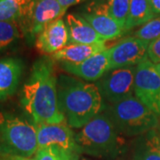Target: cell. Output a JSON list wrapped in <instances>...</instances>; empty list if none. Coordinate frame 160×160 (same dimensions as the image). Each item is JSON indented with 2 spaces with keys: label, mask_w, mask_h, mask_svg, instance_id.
I'll return each instance as SVG.
<instances>
[{
  "label": "cell",
  "mask_w": 160,
  "mask_h": 160,
  "mask_svg": "<svg viewBox=\"0 0 160 160\" xmlns=\"http://www.w3.org/2000/svg\"><path fill=\"white\" fill-rule=\"evenodd\" d=\"M79 154L103 160H117L126 153L125 136L109 116L102 112L75 134Z\"/></svg>",
  "instance_id": "obj_3"
},
{
  "label": "cell",
  "mask_w": 160,
  "mask_h": 160,
  "mask_svg": "<svg viewBox=\"0 0 160 160\" xmlns=\"http://www.w3.org/2000/svg\"><path fill=\"white\" fill-rule=\"evenodd\" d=\"M108 49L105 44L102 45H82L69 44L62 50L52 54L51 57L55 62L68 64H78Z\"/></svg>",
  "instance_id": "obj_18"
},
{
  "label": "cell",
  "mask_w": 160,
  "mask_h": 160,
  "mask_svg": "<svg viewBox=\"0 0 160 160\" xmlns=\"http://www.w3.org/2000/svg\"><path fill=\"white\" fill-rule=\"evenodd\" d=\"M132 160H160V134L158 128L139 135L131 146Z\"/></svg>",
  "instance_id": "obj_17"
},
{
  "label": "cell",
  "mask_w": 160,
  "mask_h": 160,
  "mask_svg": "<svg viewBox=\"0 0 160 160\" xmlns=\"http://www.w3.org/2000/svg\"><path fill=\"white\" fill-rule=\"evenodd\" d=\"M60 67L64 71L74 75L84 81L96 82L110 69L108 49L92 55L82 62L78 64L62 63Z\"/></svg>",
  "instance_id": "obj_13"
},
{
  "label": "cell",
  "mask_w": 160,
  "mask_h": 160,
  "mask_svg": "<svg viewBox=\"0 0 160 160\" xmlns=\"http://www.w3.org/2000/svg\"><path fill=\"white\" fill-rule=\"evenodd\" d=\"M158 132H159V134H160V124H159V126H158Z\"/></svg>",
  "instance_id": "obj_30"
},
{
  "label": "cell",
  "mask_w": 160,
  "mask_h": 160,
  "mask_svg": "<svg viewBox=\"0 0 160 160\" xmlns=\"http://www.w3.org/2000/svg\"><path fill=\"white\" fill-rule=\"evenodd\" d=\"M35 4L33 0H0V22L17 24L29 38Z\"/></svg>",
  "instance_id": "obj_12"
},
{
  "label": "cell",
  "mask_w": 160,
  "mask_h": 160,
  "mask_svg": "<svg viewBox=\"0 0 160 160\" xmlns=\"http://www.w3.org/2000/svg\"><path fill=\"white\" fill-rule=\"evenodd\" d=\"M104 41L115 40L125 35V30L110 15L107 2L92 0L82 7L78 13Z\"/></svg>",
  "instance_id": "obj_8"
},
{
  "label": "cell",
  "mask_w": 160,
  "mask_h": 160,
  "mask_svg": "<svg viewBox=\"0 0 160 160\" xmlns=\"http://www.w3.org/2000/svg\"><path fill=\"white\" fill-rule=\"evenodd\" d=\"M79 160H92V159L88 158H86V157H81V156H80Z\"/></svg>",
  "instance_id": "obj_29"
},
{
  "label": "cell",
  "mask_w": 160,
  "mask_h": 160,
  "mask_svg": "<svg viewBox=\"0 0 160 160\" xmlns=\"http://www.w3.org/2000/svg\"><path fill=\"white\" fill-rule=\"evenodd\" d=\"M19 160H35L34 158H29V159H19Z\"/></svg>",
  "instance_id": "obj_31"
},
{
  "label": "cell",
  "mask_w": 160,
  "mask_h": 160,
  "mask_svg": "<svg viewBox=\"0 0 160 160\" xmlns=\"http://www.w3.org/2000/svg\"><path fill=\"white\" fill-rule=\"evenodd\" d=\"M132 37L149 44L160 38V16L153 18L149 22L143 24L133 33Z\"/></svg>",
  "instance_id": "obj_21"
},
{
  "label": "cell",
  "mask_w": 160,
  "mask_h": 160,
  "mask_svg": "<svg viewBox=\"0 0 160 160\" xmlns=\"http://www.w3.org/2000/svg\"><path fill=\"white\" fill-rule=\"evenodd\" d=\"M58 1H59L61 6L62 7V9L64 10V12H66L69 7L77 6V5L80 4V3L85 2L86 0H58Z\"/></svg>",
  "instance_id": "obj_25"
},
{
  "label": "cell",
  "mask_w": 160,
  "mask_h": 160,
  "mask_svg": "<svg viewBox=\"0 0 160 160\" xmlns=\"http://www.w3.org/2000/svg\"><path fill=\"white\" fill-rule=\"evenodd\" d=\"M147 58L153 64L160 63V38L153 40L149 44Z\"/></svg>",
  "instance_id": "obj_24"
},
{
  "label": "cell",
  "mask_w": 160,
  "mask_h": 160,
  "mask_svg": "<svg viewBox=\"0 0 160 160\" xmlns=\"http://www.w3.org/2000/svg\"><path fill=\"white\" fill-rule=\"evenodd\" d=\"M23 72L22 62L17 58L0 60V102L15 92Z\"/></svg>",
  "instance_id": "obj_16"
},
{
  "label": "cell",
  "mask_w": 160,
  "mask_h": 160,
  "mask_svg": "<svg viewBox=\"0 0 160 160\" xmlns=\"http://www.w3.org/2000/svg\"><path fill=\"white\" fill-rule=\"evenodd\" d=\"M136 66L109 69L94 84L106 105L115 104L134 93Z\"/></svg>",
  "instance_id": "obj_6"
},
{
  "label": "cell",
  "mask_w": 160,
  "mask_h": 160,
  "mask_svg": "<svg viewBox=\"0 0 160 160\" xmlns=\"http://www.w3.org/2000/svg\"><path fill=\"white\" fill-rule=\"evenodd\" d=\"M155 65V68H156V69L158 70V72L160 74V63H158V64H154Z\"/></svg>",
  "instance_id": "obj_28"
},
{
  "label": "cell",
  "mask_w": 160,
  "mask_h": 160,
  "mask_svg": "<svg viewBox=\"0 0 160 160\" xmlns=\"http://www.w3.org/2000/svg\"><path fill=\"white\" fill-rule=\"evenodd\" d=\"M156 17L160 16V0H148Z\"/></svg>",
  "instance_id": "obj_26"
},
{
  "label": "cell",
  "mask_w": 160,
  "mask_h": 160,
  "mask_svg": "<svg viewBox=\"0 0 160 160\" xmlns=\"http://www.w3.org/2000/svg\"><path fill=\"white\" fill-rule=\"evenodd\" d=\"M57 88L60 107L71 128H82L105 109L106 104L93 83L61 75Z\"/></svg>",
  "instance_id": "obj_2"
},
{
  "label": "cell",
  "mask_w": 160,
  "mask_h": 160,
  "mask_svg": "<svg viewBox=\"0 0 160 160\" xmlns=\"http://www.w3.org/2000/svg\"><path fill=\"white\" fill-rule=\"evenodd\" d=\"M54 63L51 56L44 55L37 60L23 85L21 102L35 125L65 121L59 103Z\"/></svg>",
  "instance_id": "obj_1"
},
{
  "label": "cell",
  "mask_w": 160,
  "mask_h": 160,
  "mask_svg": "<svg viewBox=\"0 0 160 160\" xmlns=\"http://www.w3.org/2000/svg\"><path fill=\"white\" fill-rule=\"evenodd\" d=\"M149 43L128 37L108 48L110 69L137 66L147 59Z\"/></svg>",
  "instance_id": "obj_10"
},
{
  "label": "cell",
  "mask_w": 160,
  "mask_h": 160,
  "mask_svg": "<svg viewBox=\"0 0 160 160\" xmlns=\"http://www.w3.org/2000/svg\"><path fill=\"white\" fill-rule=\"evenodd\" d=\"M65 22L69 32V45L105 44L106 41H104L91 25L79 14L68 13L65 18Z\"/></svg>",
  "instance_id": "obj_15"
},
{
  "label": "cell",
  "mask_w": 160,
  "mask_h": 160,
  "mask_svg": "<svg viewBox=\"0 0 160 160\" xmlns=\"http://www.w3.org/2000/svg\"><path fill=\"white\" fill-rule=\"evenodd\" d=\"M22 35V32L17 24L0 22V52L17 42Z\"/></svg>",
  "instance_id": "obj_20"
},
{
  "label": "cell",
  "mask_w": 160,
  "mask_h": 160,
  "mask_svg": "<svg viewBox=\"0 0 160 160\" xmlns=\"http://www.w3.org/2000/svg\"><path fill=\"white\" fill-rule=\"evenodd\" d=\"M156 17L148 0H131L125 25V33L136 27H141Z\"/></svg>",
  "instance_id": "obj_19"
},
{
  "label": "cell",
  "mask_w": 160,
  "mask_h": 160,
  "mask_svg": "<svg viewBox=\"0 0 160 160\" xmlns=\"http://www.w3.org/2000/svg\"><path fill=\"white\" fill-rule=\"evenodd\" d=\"M65 13L66 12L58 0H37L28 38L30 41L36 39L37 36L46 26L60 18H62Z\"/></svg>",
  "instance_id": "obj_14"
},
{
  "label": "cell",
  "mask_w": 160,
  "mask_h": 160,
  "mask_svg": "<svg viewBox=\"0 0 160 160\" xmlns=\"http://www.w3.org/2000/svg\"><path fill=\"white\" fill-rule=\"evenodd\" d=\"M68 45L69 32L62 18L49 23L35 39L37 49L46 56H52Z\"/></svg>",
  "instance_id": "obj_11"
},
{
  "label": "cell",
  "mask_w": 160,
  "mask_h": 160,
  "mask_svg": "<svg viewBox=\"0 0 160 160\" xmlns=\"http://www.w3.org/2000/svg\"><path fill=\"white\" fill-rule=\"evenodd\" d=\"M106 2L110 15L124 29L131 0H106Z\"/></svg>",
  "instance_id": "obj_22"
},
{
  "label": "cell",
  "mask_w": 160,
  "mask_h": 160,
  "mask_svg": "<svg viewBox=\"0 0 160 160\" xmlns=\"http://www.w3.org/2000/svg\"><path fill=\"white\" fill-rule=\"evenodd\" d=\"M37 128L21 116L0 111V157L29 159L38 150Z\"/></svg>",
  "instance_id": "obj_4"
},
{
  "label": "cell",
  "mask_w": 160,
  "mask_h": 160,
  "mask_svg": "<svg viewBox=\"0 0 160 160\" xmlns=\"http://www.w3.org/2000/svg\"><path fill=\"white\" fill-rule=\"evenodd\" d=\"M103 112L109 116L117 129L126 137H137L159 126L158 116L135 95L106 105Z\"/></svg>",
  "instance_id": "obj_5"
},
{
  "label": "cell",
  "mask_w": 160,
  "mask_h": 160,
  "mask_svg": "<svg viewBox=\"0 0 160 160\" xmlns=\"http://www.w3.org/2000/svg\"><path fill=\"white\" fill-rule=\"evenodd\" d=\"M33 1H37V0H33Z\"/></svg>",
  "instance_id": "obj_32"
},
{
  "label": "cell",
  "mask_w": 160,
  "mask_h": 160,
  "mask_svg": "<svg viewBox=\"0 0 160 160\" xmlns=\"http://www.w3.org/2000/svg\"><path fill=\"white\" fill-rule=\"evenodd\" d=\"M134 95L160 117V74L148 58L136 66Z\"/></svg>",
  "instance_id": "obj_7"
},
{
  "label": "cell",
  "mask_w": 160,
  "mask_h": 160,
  "mask_svg": "<svg viewBox=\"0 0 160 160\" xmlns=\"http://www.w3.org/2000/svg\"><path fill=\"white\" fill-rule=\"evenodd\" d=\"M62 160H79L80 155L78 153H66L61 150Z\"/></svg>",
  "instance_id": "obj_27"
},
{
  "label": "cell",
  "mask_w": 160,
  "mask_h": 160,
  "mask_svg": "<svg viewBox=\"0 0 160 160\" xmlns=\"http://www.w3.org/2000/svg\"><path fill=\"white\" fill-rule=\"evenodd\" d=\"M35 126L38 148L54 147L66 153L79 154L75 139L76 133L66 121L59 124H38Z\"/></svg>",
  "instance_id": "obj_9"
},
{
  "label": "cell",
  "mask_w": 160,
  "mask_h": 160,
  "mask_svg": "<svg viewBox=\"0 0 160 160\" xmlns=\"http://www.w3.org/2000/svg\"><path fill=\"white\" fill-rule=\"evenodd\" d=\"M35 160H62L61 150L54 147L38 148L36 154Z\"/></svg>",
  "instance_id": "obj_23"
}]
</instances>
